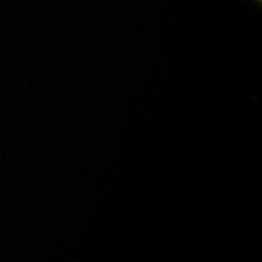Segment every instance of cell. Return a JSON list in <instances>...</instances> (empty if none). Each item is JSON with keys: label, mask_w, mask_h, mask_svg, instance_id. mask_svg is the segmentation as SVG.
<instances>
[{"label": "cell", "mask_w": 262, "mask_h": 262, "mask_svg": "<svg viewBox=\"0 0 262 262\" xmlns=\"http://www.w3.org/2000/svg\"><path fill=\"white\" fill-rule=\"evenodd\" d=\"M256 2H258V3H261V0H256Z\"/></svg>", "instance_id": "1"}]
</instances>
